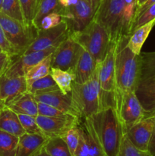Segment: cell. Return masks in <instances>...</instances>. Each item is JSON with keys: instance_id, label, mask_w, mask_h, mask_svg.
I'll return each instance as SVG.
<instances>
[{"instance_id": "cell-1", "label": "cell", "mask_w": 155, "mask_h": 156, "mask_svg": "<svg viewBox=\"0 0 155 156\" xmlns=\"http://www.w3.org/2000/svg\"><path fill=\"white\" fill-rule=\"evenodd\" d=\"M137 9V0H101L94 20L107 30L111 42H116L132 34Z\"/></svg>"}, {"instance_id": "cell-2", "label": "cell", "mask_w": 155, "mask_h": 156, "mask_svg": "<svg viewBox=\"0 0 155 156\" xmlns=\"http://www.w3.org/2000/svg\"><path fill=\"white\" fill-rule=\"evenodd\" d=\"M129 37H122L115 44V98L135 91L141 69V56L134 53L128 47Z\"/></svg>"}, {"instance_id": "cell-3", "label": "cell", "mask_w": 155, "mask_h": 156, "mask_svg": "<svg viewBox=\"0 0 155 156\" xmlns=\"http://www.w3.org/2000/svg\"><path fill=\"white\" fill-rule=\"evenodd\" d=\"M87 118L106 155L116 156L124 135L116 109L105 108Z\"/></svg>"}, {"instance_id": "cell-4", "label": "cell", "mask_w": 155, "mask_h": 156, "mask_svg": "<svg viewBox=\"0 0 155 156\" xmlns=\"http://www.w3.org/2000/svg\"><path fill=\"white\" fill-rule=\"evenodd\" d=\"M98 65L94 74L84 83L73 82L71 90V99L81 119L89 117L101 110Z\"/></svg>"}, {"instance_id": "cell-5", "label": "cell", "mask_w": 155, "mask_h": 156, "mask_svg": "<svg viewBox=\"0 0 155 156\" xmlns=\"http://www.w3.org/2000/svg\"><path fill=\"white\" fill-rule=\"evenodd\" d=\"M70 36L91 53L97 64L103 60L111 44L107 30L94 19L83 30L70 34Z\"/></svg>"}, {"instance_id": "cell-6", "label": "cell", "mask_w": 155, "mask_h": 156, "mask_svg": "<svg viewBox=\"0 0 155 156\" xmlns=\"http://www.w3.org/2000/svg\"><path fill=\"white\" fill-rule=\"evenodd\" d=\"M0 23L15 55L23 54L37 34V29L33 25H27L24 21L11 18L2 12Z\"/></svg>"}, {"instance_id": "cell-7", "label": "cell", "mask_w": 155, "mask_h": 156, "mask_svg": "<svg viewBox=\"0 0 155 156\" xmlns=\"http://www.w3.org/2000/svg\"><path fill=\"white\" fill-rule=\"evenodd\" d=\"M135 92L142 105L145 117L154 115L155 67L150 54L141 56V75Z\"/></svg>"}, {"instance_id": "cell-8", "label": "cell", "mask_w": 155, "mask_h": 156, "mask_svg": "<svg viewBox=\"0 0 155 156\" xmlns=\"http://www.w3.org/2000/svg\"><path fill=\"white\" fill-rule=\"evenodd\" d=\"M100 2L98 0H78L76 4L62 8L60 15L66 21L70 34L81 31L94 19Z\"/></svg>"}, {"instance_id": "cell-9", "label": "cell", "mask_w": 155, "mask_h": 156, "mask_svg": "<svg viewBox=\"0 0 155 156\" xmlns=\"http://www.w3.org/2000/svg\"><path fill=\"white\" fill-rule=\"evenodd\" d=\"M116 111L124 133L131 126L145 117L142 105L135 91L126 93L116 98Z\"/></svg>"}, {"instance_id": "cell-10", "label": "cell", "mask_w": 155, "mask_h": 156, "mask_svg": "<svg viewBox=\"0 0 155 156\" xmlns=\"http://www.w3.org/2000/svg\"><path fill=\"white\" fill-rule=\"evenodd\" d=\"M82 47L69 35L61 43L52 54L51 68L60 69L74 73Z\"/></svg>"}, {"instance_id": "cell-11", "label": "cell", "mask_w": 155, "mask_h": 156, "mask_svg": "<svg viewBox=\"0 0 155 156\" xmlns=\"http://www.w3.org/2000/svg\"><path fill=\"white\" fill-rule=\"evenodd\" d=\"M70 35V30L66 21L64 20L60 24L47 30H37V34L24 53L45 50L50 47H57Z\"/></svg>"}, {"instance_id": "cell-12", "label": "cell", "mask_w": 155, "mask_h": 156, "mask_svg": "<svg viewBox=\"0 0 155 156\" xmlns=\"http://www.w3.org/2000/svg\"><path fill=\"white\" fill-rule=\"evenodd\" d=\"M80 143L73 156H107L102 149L88 118L78 124Z\"/></svg>"}, {"instance_id": "cell-13", "label": "cell", "mask_w": 155, "mask_h": 156, "mask_svg": "<svg viewBox=\"0 0 155 156\" xmlns=\"http://www.w3.org/2000/svg\"><path fill=\"white\" fill-rule=\"evenodd\" d=\"M36 120L44 135L47 137L62 136L68 129L78 126L81 119L75 116L66 117H49L37 115Z\"/></svg>"}, {"instance_id": "cell-14", "label": "cell", "mask_w": 155, "mask_h": 156, "mask_svg": "<svg viewBox=\"0 0 155 156\" xmlns=\"http://www.w3.org/2000/svg\"><path fill=\"white\" fill-rule=\"evenodd\" d=\"M154 129L155 116H149L131 126L125 134L138 149L148 151L149 143Z\"/></svg>"}, {"instance_id": "cell-15", "label": "cell", "mask_w": 155, "mask_h": 156, "mask_svg": "<svg viewBox=\"0 0 155 156\" xmlns=\"http://www.w3.org/2000/svg\"><path fill=\"white\" fill-rule=\"evenodd\" d=\"M33 97L36 102L46 104L65 114L75 116L80 118L78 112L71 99V92L65 94L59 89L56 91L35 94Z\"/></svg>"}, {"instance_id": "cell-16", "label": "cell", "mask_w": 155, "mask_h": 156, "mask_svg": "<svg viewBox=\"0 0 155 156\" xmlns=\"http://www.w3.org/2000/svg\"><path fill=\"white\" fill-rule=\"evenodd\" d=\"M27 91V79L24 76L0 77V105L6 106L12 100Z\"/></svg>"}, {"instance_id": "cell-17", "label": "cell", "mask_w": 155, "mask_h": 156, "mask_svg": "<svg viewBox=\"0 0 155 156\" xmlns=\"http://www.w3.org/2000/svg\"><path fill=\"white\" fill-rule=\"evenodd\" d=\"M115 42H111L107 53L98 65L99 82L101 90L114 92L115 84Z\"/></svg>"}, {"instance_id": "cell-18", "label": "cell", "mask_w": 155, "mask_h": 156, "mask_svg": "<svg viewBox=\"0 0 155 156\" xmlns=\"http://www.w3.org/2000/svg\"><path fill=\"white\" fill-rule=\"evenodd\" d=\"M49 137L43 134L25 133L18 137L16 156H31L44 146Z\"/></svg>"}, {"instance_id": "cell-19", "label": "cell", "mask_w": 155, "mask_h": 156, "mask_svg": "<svg viewBox=\"0 0 155 156\" xmlns=\"http://www.w3.org/2000/svg\"><path fill=\"white\" fill-rule=\"evenodd\" d=\"M97 66V64L94 57L82 47L81 53L74 70L75 76L74 82L78 84L84 83L92 76Z\"/></svg>"}, {"instance_id": "cell-20", "label": "cell", "mask_w": 155, "mask_h": 156, "mask_svg": "<svg viewBox=\"0 0 155 156\" xmlns=\"http://www.w3.org/2000/svg\"><path fill=\"white\" fill-rule=\"evenodd\" d=\"M18 114H26V115L36 117L38 115L37 102L35 100L33 94L28 91L22 93L14 100L6 105Z\"/></svg>"}, {"instance_id": "cell-21", "label": "cell", "mask_w": 155, "mask_h": 156, "mask_svg": "<svg viewBox=\"0 0 155 156\" xmlns=\"http://www.w3.org/2000/svg\"><path fill=\"white\" fill-rule=\"evenodd\" d=\"M0 130L18 137L25 133L18 114L6 106L0 109Z\"/></svg>"}, {"instance_id": "cell-22", "label": "cell", "mask_w": 155, "mask_h": 156, "mask_svg": "<svg viewBox=\"0 0 155 156\" xmlns=\"http://www.w3.org/2000/svg\"><path fill=\"white\" fill-rule=\"evenodd\" d=\"M154 25L155 20H153L140 26L132 31L128 41V47L134 53L137 55L141 54L143 44Z\"/></svg>"}, {"instance_id": "cell-23", "label": "cell", "mask_w": 155, "mask_h": 156, "mask_svg": "<svg viewBox=\"0 0 155 156\" xmlns=\"http://www.w3.org/2000/svg\"><path fill=\"white\" fill-rule=\"evenodd\" d=\"M62 9V7L59 4V0H37L36 12L32 24L38 30L40 23L43 17L53 12L60 14Z\"/></svg>"}, {"instance_id": "cell-24", "label": "cell", "mask_w": 155, "mask_h": 156, "mask_svg": "<svg viewBox=\"0 0 155 156\" xmlns=\"http://www.w3.org/2000/svg\"><path fill=\"white\" fill-rule=\"evenodd\" d=\"M50 74L59 86V89L67 94L71 92L72 83L75 79L74 73L71 71H65L60 69L51 68Z\"/></svg>"}, {"instance_id": "cell-25", "label": "cell", "mask_w": 155, "mask_h": 156, "mask_svg": "<svg viewBox=\"0 0 155 156\" xmlns=\"http://www.w3.org/2000/svg\"><path fill=\"white\" fill-rule=\"evenodd\" d=\"M59 89V86L53 79L50 73L44 77L40 78L27 84V91L33 95Z\"/></svg>"}, {"instance_id": "cell-26", "label": "cell", "mask_w": 155, "mask_h": 156, "mask_svg": "<svg viewBox=\"0 0 155 156\" xmlns=\"http://www.w3.org/2000/svg\"><path fill=\"white\" fill-rule=\"evenodd\" d=\"M43 148L50 156H72L62 136L49 137Z\"/></svg>"}, {"instance_id": "cell-27", "label": "cell", "mask_w": 155, "mask_h": 156, "mask_svg": "<svg viewBox=\"0 0 155 156\" xmlns=\"http://www.w3.org/2000/svg\"><path fill=\"white\" fill-rule=\"evenodd\" d=\"M52 54L36 64L26 73L25 78L27 84L50 74L51 69Z\"/></svg>"}, {"instance_id": "cell-28", "label": "cell", "mask_w": 155, "mask_h": 156, "mask_svg": "<svg viewBox=\"0 0 155 156\" xmlns=\"http://www.w3.org/2000/svg\"><path fill=\"white\" fill-rule=\"evenodd\" d=\"M18 137L0 130V156H16Z\"/></svg>"}, {"instance_id": "cell-29", "label": "cell", "mask_w": 155, "mask_h": 156, "mask_svg": "<svg viewBox=\"0 0 155 156\" xmlns=\"http://www.w3.org/2000/svg\"><path fill=\"white\" fill-rule=\"evenodd\" d=\"M116 156H153L148 151H142L134 146L124 133Z\"/></svg>"}, {"instance_id": "cell-30", "label": "cell", "mask_w": 155, "mask_h": 156, "mask_svg": "<svg viewBox=\"0 0 155 156\" xmlns=\"http://www.w3.org/2000/svg\"><path fill=\"white\" fill-rule=\"evenodd\" d=\"M0 12L11 18L24 21V17L19 0H2Z\"/></svg>"}, {"instance_id": "cell-31", "label": "cell", "mask_w": 155, "mask_h": 156, "mask_svg": "<svg viewBox=\"0 0 155 156\" xmlns=\"http://www.w3.org/2000/svg\"><path fill=\"white\" fill-rule=\"evenodd\" d=\"M62 137L66 143L70 152L73 156L75 153L80 143V131H79L78 125L68 129Z\"/></svg>"}, {"instance_id": "cell-32", "label": "cell", "mask_w": 155, "mask_h": 156, "mask_svg": "<svg viewBox=\"0 0 155 156\" xmlns=\"http://www.w3.org/2000/svg\"><path fill=\"white\" fill-rule=\"evenodd\" d=\"M19 1L24 23L27 25H33L32 21L36 12L37 0H19Z\"/></svg>"}, {"instance_id": "cell-33", "label": "cell", "mask_w": 155, "mask_h": 156, "mask_svg": "<svg viewBox=\"0 0 155 156\" xmlns=\"http://www.w3.org/2000/svg\"><path fill=\"white\" fill-rule=\"evenodd\" d=\"M18 117H19L20 122H21L24 129L25 130V133H38L44 135L42 129L40 128L39 125L36 123V117L26 115V114H18Z\"/></svg>"}, {"instance_id": "cell-34", "label": "cell", "mask_w": 155, "mask_h": 156, "mask_svg": "<svg viewBox=\"0 0 155 156\" xmlns=\"http://www.w3.org/2000/svg\"><path fill=\"white\" fill-rule=\"evenodd\" d=\"M64 21L62 15L58 12H53L46 15L42 18L40 23L39 30H47L60 24Z\"/></svg>"}, {"instance_id": "cell-35", "label": "cell", "mask_w": 155, "mask_h": 156, "mask_svg": "<svg viewBox=\"0 0 155 156\" xmlns=\"http://www.w3.org/2000/svg\"><path fill=\"white\" fill-rule=\"evenodd\" d=\"M38 115L44 116L49 117H66L70 114H65L59 110L46 105V104L37 102ZM73 116V115H72Z\"/></svg>"}, {"instance_id": "cell-36", "label": "cell", "mask_w": 155, "mask_h": 156, "mask_svg": "<svg viewBox=\"0 0 155 156\" xmlns=\"http://www.w3.org/2000/svg\"><path fill=\"white\" fill-rule=\"evenodd\" d=\"M153 20H155V3L135 18L132 27V31L140 26Z\"/></svg>"}, {"instance_id": "cell-37", "label": "cell", "mask_w": 155, "mask_h": 156, "mask_svg": "<svg viewBox=\"0 0 155 156\" xmlns=\"http://www.w3.org/2000/svg\"><path fill=\"white\" fill-rule=\"evenodd\" d=\"M0 47H2L3 51L6 52V53H8L9 54H10L11 56L15 55V51H14V50L12 49V47H11L9 41L6 39L5 35L4 30H3L2 27L1 23H0Z\"/></svg>"}, {"instance_id": "cell-38", "label": "cell", "mask_w": 155, "mask_h": 156, "mask_svg": "<svg viewBox=\"0 0 155 156\" xmlns=\"http://www.w3.org/2000/svg\"><path fill=\"white\" fill-rule=\"evenodd\" d=\"M11 60V55L5 51L0 52V77L7 69Z\"/></svg>"}, {"instance_id": "cell-39", "label": "cell", "mask_w": 155, "mask_h": 156, "mask_svg": "<svg viewBox=\"0 0 155 156\" xmlns=\"http://www.w3.org/2000/svg\"><path fill=\"white\" fill-rule=\"evenodd\" d=\"M154 3H155V0H147V1L142 5L140 6V7H138V9H137L136 16H135V18H136L138 15H141V13H143V12H144L146 9H148L150 6H151L153 4H154Z\"/></svg>"}, {"instance_id": "cell-40", "label": "cell", "mask_w": 155, "mask_h": 156, "mask_svg": "<svg viewBox=\"0 0 155 156\" xmlns=\"http://www.w3.org/2000/svg\"><path fill=\"white\" fill-rule=\"evenodd\" d=\"M148 152L153 156H155V129L150 139V143H149Z\"/></svg>"}, {"instance_id": "cell-41", "label": "cell", "mask_w": 155, "mask_h": 156, "mask_svg": "<svg viewBox=\"0 0 155 156\" xmlns=\"http://www.w3.org/2000/svg\"><path fill=\"white\" fill-rule=\"evenodd\" d=\"M31 156H50V155L47 153L46 151L45 150V149H44L43 146V147L40 148L37 152H35V153Z\"/></svg>"}, {"instance_id": "cell-42", "label": "cell", "mask_w": 155, "mask_h": 156, "mask_svg": "<svg viewBox=\"0 0 155 156\" xmlns=\"http://www.w3.org/2000/svg\"><path fill=\"white\" fill-rule=\"evenodd\" d=\"M147 0H137V4H138V8L142 5Z\"/></svg>"}, {"instance_id": "cell-43", "label": "cell", "mask_w": 155, "mask_h": 156, "mask_svg": "<svg viewBox=\"0 0 155 156\" xmlns=\"http://www.w3.org/2000/svg\"><path fill=\"white\" fill-rule=\"evenodd\" d=\"M2 0H0V11H1L2 8Z\"/></svg>"}, {"instance_id": "cell-44", "label": "cell", "mask_w": 155, "mask_h": 156, "mask_svg": "<svg viewBox=\"0 0 155 156\" xmlns=\"http://www.w3.org/2000/svg\"><path fill=\"white\" fill-rule=\"evenodd\" d=\"M2 51H3V50H2V47H0V52H2Z\"/></svg>"}, {"instance_id": "cell-45", "label": "cell", "mask_w": 155, "mask_h": 156, "mask_svg": "<svg viewBox=\"0 0 155 156\" xmlns=\"http://www.w3.org/2000/svg\"><path fill=\"white\" fill-rule=\"evenodd\" d=\"M2 107H4V106H2V105H0V109H1V108H2Z\"/></svg>"}, {"instance_id": "cell-46", "label": "cell", "mask_w": 155, "mask_h": 156, "mask_svg": "<svg viewBox=\"0 0 155 156\" xmlns=\"http://www.w3.org/2000/svg\"><path fill=\"white\" fill-rule=\"evenodd\" d=\"M98 1H101V0H98Z\"/></svg>"}, {"instance_id": "cell-47", "label": "cell", "mask_w": 155, "mask_h": 156, "mask_svg": "<svg viewBox=\"0 0 155 156\" xmlns=\"http://www.w3.org/2000/svg\"><path fill=\"white\" fill-rule=\"evenodd\" d=\"M153 116H155V114H154V115H153Z\"/></svg>"}]
</instances>
